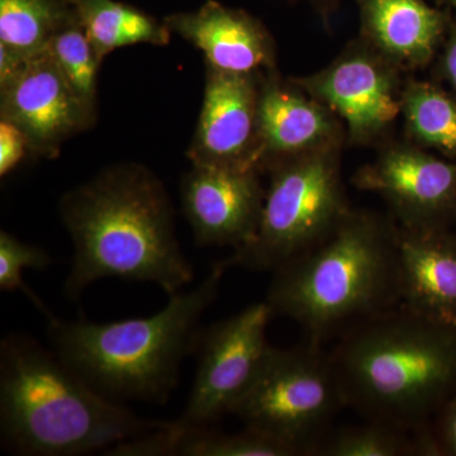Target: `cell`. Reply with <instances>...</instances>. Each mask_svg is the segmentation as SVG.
<instances>
[{
	"label": "cell",
	"instance_id": "1",
	"mask_svg": "<svg viewBox=\"0 0 456 456\" xmlns=\"http://www.w3.org/2000/svg\"><path fill=\"white\" fill-rule=\"evenodd\" d=\"M60 216L74 245L65 293L77 301L101 279L145 281L169 296L194 277L174 226L169 194L151 170L119 164L61 198Z\"/></svg>",
	"mask_w": 456,
	"mask_h": 456
},
{
	"label": "cell",
	"instance_id": "2",
	"mask_svg": "<svg viewBox=\"0 0 456 456\" xmlns=\"http://www.w3.org/2000/svg\"><path fill=\"white\" fill-rule=\"evenodd\" d=\"M331 355L346 406L425 434L456 393V323L398 305L341 335Z\"/></svg>",
	"mask_w": 456,
	"mask_h": 456
},
{
	"label": "cell",
	"instance_id": "3",
	"mask_svg": "<svg viewBox=\"0 0 456 456\" xmlns=\"http://www.w3.org/2000/svg\"><path fill=\"white\" fill-rule=\"evenodd\" d=\"M165 424L99 395L31 336L9 334L0 342V432L16 454L106 452Z\"/></svg>",
	"mask_w": 456,
	"mask_h": 456
},
{
	"label": "cell",
	"instance_id": "4",
	"mask_svg": "<svg viewBox=\"0 0 456 456\" xmlns=\"http://www.w3.org/2000/svg\"><path fill=\"white\" fill-rule=\"evenodd\" d=\"M265 302L320 345L398 307L397 224L351 209L322 241L273 273Z\"/></svg>",
	"mask_w": 456,
	"mask_h": 456
},
{
	"label": "cell",
	"instance_id": "5",
	"mask_svg": "<svg viewBox=\"0 0 456 456\" xmlns=\"http://www.w3.org/2000/svg\"><path fill=\"white\" fill-rule=\"evenodd\" d=\"M226 270L218 261L198 287L170 296L163 310L150 317L108 323L47 318L51 346L110 401L167 403L178 386L183 360L196 353L200 321L217 299Z\"/></svg>",
	"mask_w": 456,
	"mask_h": 456
},
{
	"label": "cell",
	"instance_id": "6",
	"mask_svg": "<svg viewBox=\"0 0 456 456\" xmlns=\"http://www.w3.org/2000/svg\"><path fill=\"white\" fill-rule=\"evenodd\" d=\"M342 150L270 163L263 171L269 182L256 235L221 263L227 269L274 273L322 241L353 209L342 183Z\"/></svg>",
	"mask_w": 456,
	"mask_h": 456
},
{
	"label": "cell",
	"instance_id": "7",
	"mask_svg": "<svg viewBox=\"0 0 456 456\" xmlns=\"http://www.w3.org/2000/svg\"><path fill=\"white\" fill-rule=\"evenodd\" d=\"M346 407L330 353L307 341L289 349L270 346L256 377L232 413L253 428L312 455Z\"/></svg>",
	"mask_w": 456,
	"mask_h": 456
},
{
	"label": "cell",
	"instance_id": "8",
	"mask_svg": "<svg viewBox=\"0 0 456 456\" xmlns=\"http://www.w3.org/2000/svg\"><path fill=\"white\" fill-rule=\"evenodd\" d=\"M408 77L358 37L325 68L290 79L341 119L347 146L379 147L401 116Z\"/></svg>",
	"mask_w": 456,
	"mask_h": 456
},
{
	"label": "cell",
	"instance_id": "9",
	"mask_svg": "<svg viewBox=\"0 0 456 456\" xmlns=\"http://www.w3.org/2000/svg\"><path fill=\"white\" fill-rule=\"evenodd\" d=\"M274 317L265 301L202 330L198 367L187 407L175 424L209 428L233 408L251 386L270 349L266 329Z\"/></svg>",
	"mask_w": 456,
	"mask_h": 456
},
{
	"label": "cell",
	"instance_id": "10",
	"mask_svg": "<svg viewBox=\"0 0 456 456\" xmlns=\"http://www.w3.org/2000/svg\"><path fill=\"white\" fill-rule=\"evenodd\" d=\"M353 184L383 198L398 227L456 224V161L406 139H389L378 147L377 158L356 170Z\"/></svg>",
	"mask_w": 456,
	"mask_h": 456
},
{
	"label": "cell",
	"instance_id": "11",
	"mask_svg": "<svg viewBox=\"0 0 456 456\" xmlns=\"http://www.w3.org/2000/svg\"><path fill=\"white\" fill-rule=\"evenodd\" d=\"M0 119L17 125L32 155L44 158H55L66 140L95 125L47 49L27 57L0 83Z\"/></svg>",
	"mask_w": 456,
	"mask_h": 456
},
{
	"label": "cell",
	"instance_id": "12",
	"mask_svg": "<svg viewBox=\"0 0 456 456\" xmlns=\"http://www.w3.org/2000/svg\"><path fill=\"white\" fill-rule=\"evenodd\" d=\"M259 167L191 165L183 178L185 217L200 246H230L253 241L263 213L265 187Z\"/></svg>",
	"mask_w": 456,
	"mask_h": 456
},
{
	"label": "cell",
	"instance_id": "13",
	"mask_svg": "<svg viewBox=\"0 0 456 456\" xmlns=\"http://www.w3.org/2000/svg\"><path fill=\"white\" fill-rule=\"evenodd\" d=\"M206 66L202 108L189 160L208 167H259L257 102L263 73H231Z\"/></svg>",
	"mask_w": 456,
	"mask_h": 456
},
{
	"label": "cell",
	"instance_id": "14",
	"mask_svg": "<svg viewBox=\"0 0 456 456\" xmlns=\"http://www.w3.org/2000/svg\"><path fill=\"white\" fill-rule=\"evenodd\" d=\"M259 167L289 156L346 146L344 123L277 70L261 74L257 102Z\"/></svg>",
	"mask_w": 456,
	"mask_h": 456
},
{
	"label": "cell",
	"instance_id": "15",
	"mask_svg": "<svg viewBox=\"0 0 456 456\" xmlns=\"http://www.w3.org/2000/svg\"><path fill=\"white\" fill-rule=\"evenodd\" d=\"M171 33L202 51L206 65L231 73L277 70V45L263 20L217 0L164 20Z\"/></svg>",
	"mask_w": 456,
	"mask_h": 456
},
{
	"label": "cell",
	"instance_id": "16",
	"mask_svg": "<svg viewBox=\"0 0 456 456\" xmlns=\"http://www.w3.org/2000/svg\"><path fill=\"white\" fill-rule=\"evenodd\" d=\"M360 35L403 73L434 64L452 22V12L425 0H356Z\"/></svg>",
	"mask_w": 456,
	"mask_h": 456
},
{
	"label": "cell",
	"instance_id": "17",
	"mask_svg": "<svg viewBox=\"0 0 456 456\" xmlns=\"http://www.w3.org/2000/svg\"><path fill=\"white\" fill-rule=\"evenodd\" d=\"M399 305L456 323V224L407 230L397 226Z\"/></svg>",
	"mask_w": 456,
	"mask_h": 456
},
{
	"label": "cell",
	"instance_id": "18",
	"mask_svg": "<svg viewBox=\"0 0 456 456\" xmlns=\"http://www.w3.org/2000/svg\"><path fill=\"white\" fill-rule=\"evenodd\" d=\"M112 456H297L296 450L253 428L224 434L167 421L110 449Z\"/></svg>",
	"mask_w": 456,
	"mask_h": 456
},
{
	"label": "cell",
	"instance_id": "19",
	"mask_svg": "<svg viewBox=\"0 0 456 456\" xmlns=\"http://www.w3.org/2000/svg\"><path fill=\"white\" fill-rule=\"evenodd\" d=\"M103 62L113 51L134 45L167 46L171 33L165 22L117 0H66Z\"/></svg>",
	"mask_w": 456,
	"mask_h": 456
},
{
	"label": "cell",
	"instance_id": "20",
	"mask_svg": "<svg viewBox=\"0 0 456 456\" xmlns=\"http://www.w3.org/2000/svg\"><path fill=\"white\" fill-rule=\"evenodd\" d=\"M401 117L404 139L456 161V97L443 84L408 77Z\"/></svg>",
	"mask_w": 456,
	"mask_h": 456
},
{
	"label": "cell",
	"instance_id": "21",
	"mask_svg": "<svg viewBox=\"0 0 456 456\" xmlns=\"http://www.w3.org/2000/svg\"><path fill=\"white\" fill-rule=\"evenodd\" d=\"M75 16L66 0H0V45L23 57L35 55Z\"/></svg>",
	"mask_w": 456,
	"mask_h": 456
},
{
	"label": "cell",
	"instance_id": "22",
	"mask_svg": "<svg viewBox=\"0 0 456 456\" xmlns=\"http://www.w3.org/2000/svg\"><path fill=\"white\" fill-rule=\"evenodd\" d=\"M75 97L97 121L99 60L82 23L75 16L46 47Z\"/></svg>",
	"mask_w": 456,
	"mask_h": 456
},
{
	"label": "cell",
	"instance_id": "23",
	"mask_svg": "<svg viewBox=\"0 0 456 456\" xmlns=\"http://www.w3.org/2000/svg\"><path fill=\"white\" fill-rule=\"evenodd\" d=\"M312 455L426 456L421 434L377 421L330 431Z\"/></svg>",
	"mask_w": 456,
	"mask_h": 456
},
{
	"label": "cell",
	"instance_id": "24",
	"mask_svg": "<svg viewBox=\"0 0 456 456\" xmlns=\"http://www.w3.org/2000/svg\"><path fill=\"white\" fill-rule=\"evenodd\" d=\"M51 261L53 257L44 248L20 241L7 231H0V290L25 294L46 318L53 317V314L40 297L23 281V270H45L49 268Z\"/></svg>",
	"mask_w": 456,
	"mask_h": 456
},
{
	"label": "cell",
	"instance_id": "25",
	"mask_svg": "<svg viewBox=\"0 0 456 456\" xmlns=\"http://www.w3.org/2000/svg\"><path fill=\"white\" fill-rule=\"evenodd\" d=\"M424 437L426 456H456V393Z\"/></svg>",
	"mask_w": 456,
	"mask_h": 456
},
{
	"label": "cell",
	"instance_id": "26",
	"mask_svg": "<svg viewBox=\"0 0 456 456\" xmlns=\"http://www.w3.org/2000/svg\"><path fill=\"white\" fill-rule=\"evenodd\" d=\"M28 154L32 149L25 132L7 119H0V176L4 178L16 170Z\"/></svg>",
	"mask_w": 456,
	"mask_h": 456
},
{
	"label": "cell",
	"instance_id": "27",
	"mask_svg": "<svg viewBox=\"0 0 456 456\" xmlns=\"http://www.w3.org/2000/svg\"><path fill=\"white\" fill-rule=\"evenodd\" d=\"M432 65L435 66V80L456 97V14H452L445 40Z\"/></svg>",
	"mask_w": 456,
	"mask_h": 456
},
{
	"label": "cell",
	"instance_id": "28",
	"mask_svg": "<svg viewBox=\"0 0 456 456\" xmlns=\"http://www.w3.org/2000/svg\"><path fill=\"white\" fill-rule=\"evenodd\" d=\"M293 2L305 3L310 5L322 22L329 26L344 0H293Z\"/></svg>",
	"mask_w": 456,
	"mask_h": 456
},
{
	"label": "cell",
	"instance_id": "29",
	"mask_svg": "<svg viewBox=\"0 0 456 456\" xmlns=\"http://www.w3.org/2000/svg\"><path fill=\"white\" fill-rule=\"evenodd\" d=\"M437 2L446 9H449L450 12H452V14H456V0H437Z\"/></svg>",
	"mask_w": 456,
	"mask_h": 456
}]
</instances>
